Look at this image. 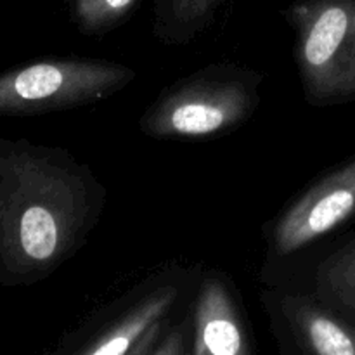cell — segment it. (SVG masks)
Instances as JSON below:
<instances>
[{
    "instance_id": "4",
    "label": "cell",
    "mask_w": 355,
    "mask_h": 355,
    "mask_svg": "<svg viewBox=\"0 0 355 355\" xmlns=\"http://www.w3.org/2000/svg\"><path fill=\"white\" fill-rule=\"evenodd\" d=\"M134 80V69L106 59H42L0 75V114H42L90 106Z\"/></svg>"
},
{
    "instance_id": "13",
    "label": "cell",
    "mask_w": 355,
    "mask_h": 355,
    "mask_svg": "<svg viewBox=\"0 0 355 355\" xmlns=\"http://www.w3.org/2000/svg\"><path fill=\"white\" fill-rule=\"evenodd\" d=\"M166 326H168V319H165V321H159V322H156L155 326H151V328H149L148 331L142 335V338L139 340L137 345L132 349V352L128 355H151L153 350H155L156 345H158L162 335L165 333Z\"/></svg>"
},
{
    "instance_id": "12",
    "label": "cell",
    "mask_w": 355,
    "mask_h": 355,
    "mask_svg": "<svg viewBox=\"0 0 355 355\" xmlns=\"http://www.w3.org/2000/svg\"><path fill=\"white\" fill-rule=\"evenodd\" d=\"M191 318L184 319L175 326H166L165 333L159 338L158 345L151 355H191L189 349Z\"/></svg>"
},
{
    "instance_id": "1",
    "label": "cell",
    "mask_w": 355,
    "mask_h": 355,
    "mask_svg": "<svg viewBox=\"0 0 355 355\" xmlns=\"http://www.w3.org/2000/svg\"><path fill=\"white\" fill-rule=\"evenodd\" d=\"M107 191L87 163L61 148L0 146V267L10 281H37L82 250Z\"/></svg>"
},
{
    "instance_id": "7",
    "label": "cell",
    "mask_w": 355,
    "mask_h": 355,
    "mask_svg": "<svg viewBox=\"0 0 355 355\" xmlns=\"http://www.w3.org/2000/svg\"><path fill=\"white\" fill-rule=\"evenodd\" d=\"M191 355H255L234 293L218 274L205 277L191 314Z\"/></svg>"
},
{
    "instance_id": "11",
    "label": "cell",
    "mask_w": 355,
    "mask_h": 355,
    "mask_svg": "<svg viewBox=\"0 0 355 355\" xmlns=\"http://www.w3.org/2000/svg\"><path fill=\"white\" fill-rule=\"evenodd\" d=\"M69 19L87 37H103L123 24L139 0H62Z\"/></svg>"
},
{
    "instance_id": "8",
    "label": "cell",
    "mask_w": 355,
    "mask_h": 355,
    "mask_svg": "<svg viewBox=\"0 0 355 355\" xmlns=\"http://www.w3.org/2000/svg\"><path fill=\"white\" fill-rule=\"evenodd\" d=\"M179 297L177 284H162L144 291L73 355H128L151 326L170 318Z\"/></svg>"
},
{
    "instance_id": "2",
    "label": "cell",
    "mask_w": 355,
    "mask_h": 355,
    "mask_svg": "<svg viewBox=\"0 0 355 355\" xmlns=\"http://www.w3.org/2000/svg\"><path fill=\"white\" fill-rule=\"evenodd\" d=\"M263 75L239 64H208L163 89L139 120L159 141H203L229 134L259 110Z\"/></svg>"
},
{
    "instance_id": "9",
    "label": "cell",
    "mask_w": 355,
    "mask_h": 355,
    "mask_svg": "<svg viewBox=\"0 0 355 355\" xmlns=\"http://www.w3.org/2000/svg\"><path fill=\"white\" fill-rule=\"evenodd\" d=\"M225 0H156L153 33L165 45H186L196 40Z\"/></svg>"
},
{
    "instance_id": "10",
    "label": "cell",
    "mask_w": 355,
    "mask_h": 355,
    "mask_svg": "<svg viewBox=\"0 0 355 355\" xmlns=\"http://www.w3.org/2000/svg\"><path fill=\"white\" fill-rule=\"evenodd\" d=\"M314 297L355 324V238L318 267Z\"/></svg>"
},
{
    "instance_id": "3",
    "label": "cell",
    "mask_w": 355,
    "mask_h": 355,
    "mask_svg": "<svg viewBox=\"0 0 355 355\" xmlns=\"http://www.w3.org/2000/svg\"><path fill=\"white\" fill-rule=\"evenodd\" d=\"M284 16L305 101L315 107L355 101V0H297Z\"/></svg>"
},
{
    "instance_id": "6",
    "label": "cell",
    "mask_w": 355,
    "mask_h": 355,
    "mask_svg": "<svg viewBox=\"0 0 355 355\" xmlns=\"http://www.w3.org/2000/svg\"><path fill=\"white\" fill-rule=\"evenodd\" d=\"M286 355H355V324L314 295H281L272 312Z\"/></svg>"
},
{
    "instance_id": "5",
    "label": "cell",
    "mask_w": 355,
    "mask_h": 355,
    "mask_svg": "<svg viewBox=\"0 0 355 355\" xmlns=\"http://www.w3.org/2000/svg\"><path fill=\"white\" fill-rule=\"evenodd\" d=\"M355 218V156L326 172L279 214L270 231V252L288 257L309 248Z\"/></svg>"
}]
</instances>
